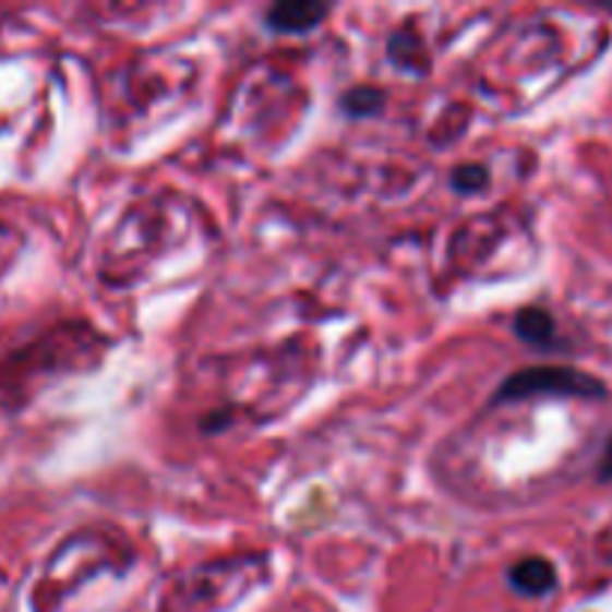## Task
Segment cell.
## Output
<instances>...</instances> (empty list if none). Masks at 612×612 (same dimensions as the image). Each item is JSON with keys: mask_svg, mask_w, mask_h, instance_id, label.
I'll return each instance as SVG.
<instances>
[{"mask_svg": "<svg viewBox=\"0 0 612 612\" xmlns=\"http://www.w3.org/2000/svg\"><path fill=\"white\" fill-rule=\"evenodd\" d=\"M532 395H565V397H603L601 380L583 374L577 368L544 364V368H526L520 374H511L500 388V400H520Z\"/></svg>", "mask_w": 612, "mask_h": 612, "instance_id": "1", "label": "cell"}, {"mask_svg": "<svg viewBox=\"0 0 612 612\" xmlns=\"http://www.w3.org/2000/svg\"><path fill=\"white\" fill-rule=\"evenodd\" d=\"M326 15H329V7L323 3L287 0V3H275L273 10L266 12V27L275 34H305V31H314Z\"/></svg>", "mask_w": 612, "mask_h": 612, "instance_id": "2", "label": "cell"}, {"mask_svg": "<svg viewBox=\"0 0 612 612\" xmlns=\"http://www.w3.org/2000/svg\"><path fill=\"white\" fill-rule=\"evenodd\" d=\"M508 579L511 586L523 591V595H544V591L556 586V571H553V565L547 559L529 556L511 567Z\"/></svg>", "mask_w": 612, "mask_h": 612, "instance_id": "3", "label": "cell"}, {"mask_svg": "<svg viewBox=\"0 0 612 612\" xmlns=\"http://www.w3.org/2000/svg\"><path fill=\"white\" fill-rule=\"evenodd\" d=\"M514 332H517V338L532 344V347H550L556 338V323L541 308H523L514 320Z\"/></svg>", "mask_w": 612, "mask_h": 612, "instance_id": "4", "label": "cell"}, {"mask_svg": "<svg viewBox=\"0 0 612 612\" xmlns=\"http://www.w3.org/2000/svg\"><path fill=\"white\" fill-rule=\"evenodd\" d=\"M388 57H392V63L400 69H412L416 75H421L424 69H428V55H424V46H421V39L416 36V31H397L392 36V43H388Z\"/></svg>", "mask_w": 612, "mask_h": 612, "instance_id": "5", "label": "cell"}, {"mask_svg": "<svg viewBox=\"0 0 612 612\" xmlns=\"http://www.w3.org/2000/svg\"><path fill=\"white\" fill-rule=\"evenodd\" d=\"M380 105H383V93L374 91V87H356V91L344 93V99H340V108L352 117L374 113Z\"/></svg>", "mask_w": 612, "mask_h": 612, "instance_id": "6", "label": "cell"}, {"mask_svg": "<svg viewBox=\"0 0 612 612\" xmlns=\"http://www.w3.org/2000/svg\"><path fill=\"white\" fill-rule=\"evenodd\" d=\"M452 185L460 194L478 192V189L488 185V170L481 168V165H460V168H454Z\"/></svg>", "mask_w": 612, "mask_h": 612, "instance_id": "7", "label": "cell"}, {"mask_svg": "<svg viewBox=\"0 0 612 612\" xmlns=\"http://www.w3.org/2000/svg\"><path fill=\"white\" fill-rule=\"evenodd\" d=\"M598 478H601V481H612V440L607 443V448H603V460L601 466H598Z\"/></svg>", "mask_w": 612, "mask_h": 612, "instance_id": "8", "label": "cell"}]
</instances>
